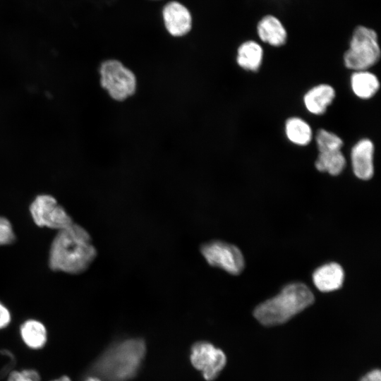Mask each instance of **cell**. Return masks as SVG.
<instances>
[{
    "instance_id": "6da1fadb",
    "label": "cell",
    "mask_w": 381,
    "mask_h": 381,
    "mask_svg": "<svg viewBox=\"0 0 381 381\" xmlns=\"http://www.w3.org/2000/svg\"><path fill=\"white\" fill-rule=\"evenodd\" d=\"M97 255L88 231L73 222L57 231L50 244L48 265L54 272L79 274L85 272Z\"/></svg>"
},
{
    "instance_id": "7a4b0ae2",
    "label": "cell",
    "mask_w": 381,
    "mask_h": 381,
    "mask_svg": "<svg viewBox=\"0 0 381 381\" xmlns=\"http://www.w3.org/2000/svg\"><path fill=\"white\" fill-rule=\"evenodd\" d=\"M145 354L143 339H123L111 344L100 354L91 372L102 381H129L137 375Z\"/></svg>"
},
{
    "instance_id": "3957f363",
    "label": "cell",
    "mask_w": 381,
    "mask_h": 381,
    "mask_svg": "<svg viewBox=\"0 0 381 381\" xmlns=\"http://www.w3.org/2000/svg\"><path fill=\"white\" fill-rule=\"evenodd\" d=\"M314 302V295L304 284H288L281 292L258 305L253 311L255 319L265 326L283 324Z\"/></svg>"
},
{
    "instance_id": "277c9868",
    "label": "cell",
    "mask_w": 381,
    "mask_h": 381,
    "mask_svg": "<svg viewBox=\"0 0 381 381\" xmlns=\"http://www.w3.org/2000/svg\"><path fill=\"white\" fill-rule=\"evenodd\" d=\"M98 82L108 98L123 104L135 96L139 82L135 72L116 58L102 60L97 68Z\"/></svg>"
},
{
    "instance_id": "5b68a950",
    "label": "cell",
    "mask_w": 381,
    "mask_h": 381,
    "mask_svg": "<svg viewBox=\"0 0 381 381\" xmlns=\"http://www.w3.org/2000/svg\"><path fill=\"white\" fill-rule=\"evenodd\" d=\"M380 58L376 32L364 25H357L352 33L349 48L344 54V65L353 71H366Z\"/></svg>"
},
{
    "instance_id": "8992f818",
    "label": "cell",
    "mask_w": 381,
    "mask_h": 381,
    "mask_svg": "<svg viewBox=\"0 0 381 381\" xmlns=\"http://www.w3.org/2000/svg\"><path fill=\"white\" fill-rule=\"evenodd\" d=\"M29 212L34 224L41 228L59 231L73 222L66 210L50 194H39L31 202Z\"/></svg>"
},
{
    "instance_id": "52a82bcc",
    "label": "cell",
    "mask_w": 381,
    "mask_h": 381,
    "mask_svg": "<svg viewBox=\"0 0 381 381\" xmlns=\"http://www.w3.org/2000/svg\"><path fill=\"white\" fill-rule=\"evenodd\" d=\"M200 252L208 265L229 274L237 275L244 269L243 255L239 248L233 244L212 240L201 244Z\"/></svg>"
},
{
    "instance_id": "ba28073f",
    "label": "cell",
    "mask_w": 381,
    "mask_h": 381,
    "mask_svg": "<svg viewBox=\"0 0 381 381\" xmlns=\"http://www.w3.org/2000/svg\"><path fill=\"white\" fill-rule=\"evenodd\" d=\"M190 361L207 381H213L226 364L224 351L208 341L195 342L190 348Z\"/></svg>"
},
{
    "instance_id": "9c48e42d",
    "label": "cell",
    "mask_w": 381,
    "mask_h": 381,
    "mask_svg": "<svg viewBox=\"0 0 381 381\" xmlns=\"http://www.w3.org/2000/svg\"><path fill=\"white\" fill-rule=\"evenodd\" d=\"M162 16L167 32L174 37H181L190 32L192 18L189 11L178 1H170L163 8Z\"/></svg>"
},
{
    "instance_id": "30bf717a",
    "label": "cell",
    "mask_w": 381,
    "mask_h": 381,
    "mask_svg": "<svg viewBox=\"0 0 381 381\" xmlns=\"http://www.w3.org/2000/svg\"><path fill=\"white\" fill-rule=\"evenodd\" d=\"M374 145L369 139L359 140L352 148L351 159L353 173L362 180L370 179L374 174Z\"/></svg>"
},
{
    "instance_id": "8fae6325",
    "label": "cell",
    "mask_w": 381,
    "mask_h": 381,
    "mask_svg": "<svg viewBox=\"0 0 381 381\" xmlns=\"http://www.w3.org/2000/svg\"><path fill=\"white\" fill-rule=\"evenodd\" d=\"M257 33L262 42L273 47L284 44L287 39V32L282 21L270 14L263 16L258 21Z\"/></svg>"
},
{
    "instance_id": "7c38bea8",
    "label": "cell",
    "mask_w": 381,
    "mask_h": 381,
    "mask_svg": "<svg viewBox=\"0 0 381 381\" xmlns=\"http://www.w3.org/2000/svg\"><path fill=\"white\" fill-rule=\"evenodd\" d=\"M344 277L342 267L336 262H331L318 267L313 274V281L318 289L329 292L341 286Z\"/></svg>"
},
{
    "instance_id": "4fadbf2b",
    "label": "cell",
    "mask_w": 381,
    "mask_h": 381,
    "mask_svg": "<svg viewBox=\"0 0 381 381\" xmlns=\"http://www.w3.org/2000/svg\"><path fill=\"white\" fill-rule=\"evenodd\" d=\"M335 97L334 88L327 84H321L308 90L303 97L304 104L310 113L315 115L324 114Z\"/></svg>"
},
{
    "instance_id": "5bb4252c",
    "label": "cell",
    "mask_w": 381,
    "mask_h": 381,
    "mask_svg": "<svg viewBox=\"0 0 381 381\" xmlns=\"http://www.w3.org/2000/svg\"><path fill=\"white\" fill-rule=\"evenodd\" d=\"M262 48L255 41H246L237 49L236 63L246 71H257L262 64Z\"/></svg>"
},
{
    "instance_id": "9a60e30c",
    "label": "cell",
    "mask_w": 381,
    "mask_h": 381,
    "mask_svg": "<svg viewBox=\"0 0 381 381\" xmlns=\"http://www.w3.org/2000/svg\"><path fill=\"white\" fill-rule=\"evenodd\" d=\"M20 334L24 344L32 349H42L47 341L44 325L35 319L24 321L20 327Z\"/></svg>"
},
{
    "instance_id": "2e32d148",
    "label": "cell",
    "mask_w": 381,
    "mask_h": 381,
    "mask_svg": "<svg viewBox=\"0 0 381 381\" xmlns=\"http://www.w3.org/2000/svg\"><path fill=\"white\" fill-rule=\"evenodd\" d=\"M353 93L361 99L374 96L380 88V82L375 75L367 71H355L351 77Z\"/></svg>"
},
{
    "instance_id": "e0dca14e",
    "label": "cell",
    "mask_w": 381,
    "mask_h": 381,
    "mask_svg": "<svg viewBox=\"0 0 381 381\" xmlns=\"http://www.w3.org/2000/svg\"><path fill=\"white\" fill-rule=\"evenodd\" d=\"M346 165V159L341 150L319 152L315 162L316 169L332 176L339 174Z\"/></svg>"
},
{
    "instance_id": "ac0fdd59",
    "label": "cell",
    "mask_w": 381,
    "mask_h": 381,
    "mask_svg": "<svg viewBox=\"0 0 381 381\" xmlns=\"http://www.w3.org/2000/svg\"><path fill=\"white\" fill-rule=\"evenodd\" d=\"M285 131L288 139L298 145H306L312 139L310 126L298 117H291L286 120Z\"/></svg>"
},
{
    "instance_id": "d6986e66",
    "label": "cell",
    "mask_w": 381,
    "mask_h": 381,
    "mask_svg": "<svg viewBox=\"0 0 381 381\" xmlns=\"http://www.w3.org/2000/svg\"><path fill=\"white\" fill-rule=\"evenodd\" d=\"M315 140L319 152L341 150L343 145L339 136L325 129L318 131Z\"/></svg>"
},
{
    "instance_id": "ffe728a7",
    "label": "cell",
    "mask_w": 381,
    "mask_h": 381,
    "mask_svg": "<svg viewBox=\"0 0 381 381\" xmlns=\"http://www.w3.org/2000/svg\"><path fill=\"white\" fill-rule=\"evenodd\" d=\"M16 240V234L11 222L5 217L0 216V246L12 244Z\"/></svg>"
},
{
    "instance_id": "44dd1931",
    "label": "cell",
    "mask_w": 381,
    "mask_h": 381,
    "mask_svg": "<svg viewBox=\"0 0 381 381\" xmlns=\"http://www.w3.org/2000/svg\"><path fill=\"white\" fill-rule=\"evenodd\" d=\"M7 381H41L38 372L33 369L11 371Z\"/></svg>"
},
{
    "instance_id": "7402d4cb",
    "label": "cell",
    "mask_w": 381,
    "mask_h": 381,
    "mask_svg": "<svg viewBox=\"0 0 381 381\" xmlns=\"http://www.w3.org/2000/svg\"><path fill=\"white\" fill-rule=\"evenodd\" d=\"M11 321L9 309L0 301V329L6 328Z\"/></svg>"
},
{
    "instance_id": "603a6c76",
    "label": "cell",
    "mask_w": 381,
    "mask_h": 381,
    "mask_svg": "<svg viewBox=\"0 0 381 381\" xmlns=\"http://www.w3.org/2000/svg\"><path fill=\"white\" fill-rule=\"evenodd\" d=\"M15 361V357L10 351L8 362L0 369V379L11 373L10 370L14 366Z\"/></svg>"
},
{
    "instance_id": "cb8c5ba5",
    "label": "cell",
    "mask_w": 381,
    "mask_h": 381,
    "mask_svg": "<svg viewBox=\"0 0 381 381\" xmlns=\"http://www.w3.org/2000/svg\"><path fill=\"white\" fill-rule=\"evenodd\" d=\"M360 381H381V374L379 369H374L365 374Z\"/></svg>"
},
{
    "instance_id": "d4e9b609",
    "label": "cell",
    "mask_w": 381,
    "mask_h": 381,
    "mask_svg": "<svg viewBox=\"0 0 381 381\" xmlns=\"http://www.w3.org/2000/svg\"><path fill=\"white\" fill-rule=\"evenodd\" d=\"M51 381H71V380L68 376L64 375Z\"/></svg>"
},
{
    "instance_id": "484cf974",
    "label": "cell",
    "mask_w": 381,
    "mask_h": 381,
    "mask_svg": "<svg viewBox=\"0 0 381 381\" xmlns=\"http://www.w3.org/2000/svg\"><path fill=\"white\" fill-rule=\"evenodd\" d=\"M85 381H102L99 378L94 375L88 376Z\"/></svg>"
}]
</instances>
